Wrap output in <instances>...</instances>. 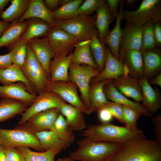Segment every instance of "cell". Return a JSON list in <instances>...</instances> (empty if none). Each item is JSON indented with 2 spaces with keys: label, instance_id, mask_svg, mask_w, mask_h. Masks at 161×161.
Returning <instances> with one entry per match:
<instances>
[{
  "label": "cell",
  "instance_id": "7",
  "mask_svg": "<svg viewBox=\"0 0 161 161\" xmlns=\"http://www.w3.org/2000/svg\"><path fill=\"white\" fill-rule=\"evenodd\" d=\"M21 69L26 78L34 85L38 94L46 91L50 79L28 42L26 57Z\"/></svg>",
  "mask_w": 161,
  "mask_h": 161
},
{
  "label": "cell",
  "instance_id": "56",
  "mask_svg": "<svg viewBox=\"0 0 161 161\" xmlns=\"http://www.w3.org/2000/svg\"><path fill=\"white\" fill-rule=\"evenodd\" d=\"M123 75L126 77L129 75L130 71L127 65L125 63H123L122 65Z\"/></svg>",
  "mask_w": 161,
  "mask_h": 161
},
{
  "label": "cell",
  "instance_id": "14",
  "mask_svg": "<svg viewBox=\"0 0 161 161\" xmlns=\"http://www.w3.org/2000/svg\"><path fill=\"white\" fill-rule=\"evenodd\" d=\"M142 26L126 22L122 30L120 47L125 50H141L142 45Z\"/></svg>",
  "mask_w": 161,
  "mask_h": 161
},
{
  "label": "cell",
  "instance_id": "36",
  "mask_svg": "<svg viewBox=\"0 0 161 161\" xmlns=\"http://www.w3.org/2000/svg\"><path fill=\"white\" fill-rule=\"evenodd\" d=\"M16 148L22 154L26 161H54L55 156L61 151L58 150H51L36 152L31 150L28 147Z\"/></svg>",
  "mask_w": 161,
  "mask_h": 161
},
{
  "label": "cell",
  "instance_id": "15",
  "mask_svg": "<svg viewBox=\"0 0 161 161\" xmlns=\"http://www.w3.org/2000/svg\"><path fill=\"white\" fill-rule=\"evenodd\" d=\"M37 96L30 93L26 85L22 82L0 86V98L18 100L29 106Z\"/></svg>",
  "mask_w": 161,
  "mask_h": 161
},
{
  "label": "cell",
  "instance_id": "10",
  "mask_svg": "<svg viewBox=\"0 0 161 161\" xmlns=\"http://www.w3.org/2000/svg\"><path fill=\"white\" fill-rule=\"evenodd\" d=\"M66 102L57 94L45 91L39 94L32 103L22 114L17 125L20 126L36 114L49 109L59 108Z\"/></svg>",
  "mask_w": 161,
  "mask_h": 161
},
{
  "label": "cell",
  "instance_id": "19",
  "mask_svg": "<svg viewBox=\"0 0 161 161\" xmlns=\"http://www.w3.org/2000/svg\"><path fill=\"white\" fill-rule=\"evenodd\" d=\"M17 82L24 83L30 93L36 95L38 94L34 85L26 78L20 68L12 64L6 69H0V83L3 86Z\"/></svg>",
  "mask_w": 161,
  "mask_h": 161
},
{
  "label": "cell",
  "instance_id": "54",
  "mask_svg": "<svg viewBox=\"0 0 161 161\" xmlns=\"http://www.w3.org/2000/svg\"><path fill=\"white\" fill-rule=\"evenodd\" d=\"M139 1L137 0H126L125 4L127 6L132 7L136 5Z\"/></svg>",
  "mask_w": 161,
  "mask_h": 161
},
{
  "label": "cell",
  "instance_id": "4",
  "mask_svg": "<svg viewBox=\"0 0 161 161\" xmlns=\"http://www.w3.org/2000/svg\"><path fill=\"white\" fill-rule=\"evenodd\" d=\"M96 18V15L79 14L70 19L55 20L54 27L65 30L81 42L98 37Z\"/></svg>",
  "mask_w": 161,
  "mask_h": 161
},
{
  "label": "cell",
  "instance_id": "20",
  "mask_svg": "<svg viewBox=\"0 0 161 161\" xmlns=\"http://www.w3.org/2000/svg\"><path fill=\"white\" fill-rule=\"evenodd\" d=\"M30 18L41 19L53 27L55 25L52 11L47 9L43 0H30L27 10L17 21L23 22Z\"/></svg>",
  "mask_w": 161,
  "mask_h": 161
},
{
  "label": "cell",
  "instance_id": "47",
  "mask_svg": "<svg viewBox=\"0 0 161 161\" xmlns=\"http://www.w3.org/2000/svg\"><path fill=\"white\" fill-rule=\"evenodd\" d=\"M121 0H107L106 1L110 13L112 16L116 18L118 15V7L120 5Z\"/></svg>",
  "mask_w": 161,
  "mask_h": 161
},
{
  "label": "cell",
  "instance_id": "28",
  "mask_svg": "<svg viewBox=\"0 0 161 161\" xmlns=\"http://www.w3.org/2000/svg\"><path fill=\"white\" fill-rule=\"evenodd\" d=\"M123 62L128 66L131 76L137 78L144 76L142 52L141 50H124Z\"/></svg>",
  "mask_w": 161,
  "mask_h": 161
},
{
  "label": "cell",
  "instance_id": "22",
  "mask_svg": "<svg viewBox=\"0 0 161 161\" xmlns=\"http://www.w3.org/2000/svg\"><path fill=\"white\" fill-rule=\"evenodd\" d=\"M114 80L108 79L90 84L89 96L90 106L85 113L90 115L94 112H97L109 101L107 99L103 91L104 86Z\"/></svg>",
  "mask_w": 161,
  "mask_h": 161
},
{
  "label": "cell",
  "instance_id": "5",
  "mask_svg": "<svg viewBox=\"0 0 161 161\" xmlns=\"http://www.w3.org/2000/svg\"><path fill=\"white\" fill-rule=\"evenodd\" d=\"M0 145L4 148L26 146L44 151L35 134L20 126L13 129L0 128Z\"/></svg>",
  "mask_w": 161,
  "mask_h": 161
},
{
  "label": "cell",
  "instance_id": "31",
  "mask_svg": "<svg viewBox=\"0 0 161 161\" xmlns=\"http://www.w3.org/2000/svg\"><path fill=\"white\" fill-rule=\"evenodd\" d=\"M28 106L27 104L18 100L2 98L0 101V122L21 114Z\"/></svg>",
  "mask_w": 161,
  "mask_h": 161
},
{
  "label": "cell",
  "instance_id": "44",
  "mask_svg": "<svg viewBox=\"0 0 161 161\" xmlns=\"http://www.w3.org/2000/svg\"><path fill=\"white\" fill-rule=\"evenodd\" d=\"M4 148L8 161H26L23 155L16 148Z\"/></svg>",
  "mask_w": 161,
  "mask_h": 161
},
{
  "label": "cell",
  "instance_id": "16",
  "mask_svg": "<svg viewBox=\"0 0 161 161\" xmlns=\"http://www.w3.org/2000/svg\"><path fill=\"white\" fill-rule=\"evenodd\" d=\"M112 83L116 89L126 97L131 98L135 102L142 101V93L139 80L129 75L122 76L114 80Z\"/></svg>",
  "mask_w": 161,
  "mask_h": 161
},
{
  "label": "cell",
  "instance_id": "35",
  "mask_svg": "<svg viewBox=\"0 0 161 161\" xmlns=\"http://www.w3.org/2000/svg\"><path fill=\"white\" fill-rule=\"evenodd\" d=\"M83 1V0H70L52 11L53 19L54 20H64L75 17L79 15L78 9Z\"/></svg>",
  "mask_w": 161,
  "mask_h": 161
},
{
  "label": "cell",
  "instance_id": "57",
  "mask_svg": "<svg viewBox=\"0 0 161 161\" xmlns=\"http://www.w3.org/2000/svg\"><path fill=\"white\" fill-rule=\"evenodd\" d=\"M56 161H75V160L68 157L59 158Z\"/></svg>",
  "mask_w": 161,
  "mask_h": 161
},
{
  "label": "cell",
  "instance_id": "33",
  "mask_svg": "<svg viewBox=\"0 0 161 161\" xmlns=\"http://www.w3.org/2000/svg\"><path fill=\"white\" fill-rule=\"evenodd\" d=\"M28 24L27 21L21 22L15 21L11 23L0 37V48L7 47L19 40L27 29Z\"/></svg>",
  "mask_w": 161,
  "mask_h": 161
},
{
  "label": "cell",
  "instance_id": "45",
  "mask_svg": "<svg viewBox=\"0 0 161 161\" xmlns=\"http://www.w3.org/2000/svg\"><path fill=\"white\" fill-rule=\"evenodd\" d=\"M152 123L153 126L155 140L161 145V114H159L153 117Z\"/></svg>",
  "mask_w": 161,
  "mask_h": 161
},
{
  "label": "cell",
  "instance_id": "27",
  "mask_svg": "<svg viewBox=\"0 0 161 161\" xmlns=\"http://www.w3.org/2000/svg\"><path fill=\"white\" fill-rule=\"evenodd\" d=\"M142 52L144 76L148 79L156 75L161 69V52L156 48Z\"/></svg>",
  "mask_w": 161,
  "mask_h": 161
},
{
  "label": "cell",
  "instance_id": "32",
  "mask_svg": "<svg viewBox=\"0 0 161 161\" xmlns=\"http://www.w3.org/2000/svg\"><path fill=\"white\" fill-rule=\"evenodd\" d=\"M96 11L95 26L98 32V38L103 42L110 32L109 26L115 18L110 14L106 1Z\"/></svg>",
  "mask_w": 161,
  "mask_h": 161
},
{
  "label": "cell",
  "instance_id": "8",
  "mask_svg": "<svg viewBox=\"0 0 161 161\" xmlns=\"http://www.w3.org/2000/svg\"><path fill=\"white\" fill-rule=\"evenodd\" d=\"M70 82L75 83L80 93V98L87 109L90 106L89 94L91 80L97 76L100 71L86 64L76 65L71 63L69 69Z\"/></svg>",
  "mask_w": 161,
  "mask_h": 161
},
{
  "label": "cell",
  "instance_id": "26",
  "mask_svg": "<svg viewBox=\"0 0 161 161\" xmlns=\"http://www.w3.org/2000/svg\"><path fill=\"white\" fill-rule=\"evenodd\" d=\"M59 110L73 131H81L86 128L83 113L78 109L66 103Z\"/></svg>",
  "mask_w": 161,
  "mask_h": 161
},
{
  "label": "cell",
  "instance_id": "3",
  "mask_svg": "<svg viewBox=\"0 0 161 161\" xmlns=\"http://www.w3.org/2000/svg\"><path fill=\"white\" fill-rule=\"evenodd\" d=\"M143 132L138 129L133 130L125 126L101 123L89 125L82 135L84 138L94 141L123 143Z\"/></svg>",
  "mask_w": 161,
  "mask_h": 161
},
{
  "label": "cell",
  "instance_id": "40",
  "mask_svg": "<svg viewBox=\"0 0 161 161\" xmlns=\"http://www.w3.org/2000/svg\"><path fill=\"white\" fill-rule=\"evenodd\" d=\"M142 26L143 33L141 51L157 48L154 34L153 23L148 22Z\"/></svg>",
  "mask_w": 161,
  "mask_h": 161
},
{
  "label": "cell",
  "instance_id": "17",
  "mask_svg": "<svg viewBox=\"0 0 161 161\" xmlns=\"http://www.w3.org/2000/svg\"><path fill=\"white\" fill-rule=\"evenodd\" d=\"M27 42L50 80L49 66L52 58L55 56L47 38L32 39Z\"/></svg>",
  "mask_w": 161,
  "mask_h": 161
},
{
  "label": "cell",
  "instance_id": "41",
  "mask_svg": "<svg viewBox=\"0 0 161 161\" xmlns=\"http://www.w3.org/2000/svg\"><path fill=\"white\" fill-rule=\"evenodd\" d=\"M123 117L125 126L131 129H138L137 122L140 116L143 115L140 112L128 106L123 105Z\"/></svg>",
  "mask_w": 161,
  "mask_h": 161
},
{
  "label": "cell",
  "instance_id": "42",
  "mask_svg": "<svg viewBox=\"0 0 161 161\" xmlns=\"http://www.w3.org/2000/svg\"><path fill=\"white\" fill-rule=\"evenodd\" d=\"M105 2L104 0H86L78 7V14L89 15L96 11Z\"/></svg>",
  "mask_w": 161,
  "mask_h": 161
},
{
  "label": "cell",
  "instance_id": "37",
  "mask_svg": "<svg viewBox=\"0 0 161 161\" xmlns=\"http://www.w3.org/2000/svg\"><path fill=\"white\" fill-rule=\"evenodd\" d=\"M91 53L95 62L100 72L103 69L106 58L105 44L101 41L98 36L91 39L90 42Z\"/></svg>",
  "mask_w": 161,
  "mask_h": 161
},
{
  "label": "cell",
  "instance_id": "30",
  "mask_svg": "<svg viewBox=\"0 0 161 161\" xmlns=\"http://www.w3.org/2000/svg\"><path fill=\"white\" fill-rule=\"evenodd\" d=\"M28 24L21 38L26 41L40 37L46 36L53 27L45 21L38 18H30L27 19Z\"/></svg>",
  "mask_w": 161,
  "mask_h": 161
},
{
  "label": "cell",
  "instance_id": "48",
  "mask_svg": "<svg viewBox=\"0 0 161 161\" xmlns=\"http://www.w3.org/2000/svg\"><path fill=\"white\" fill-rule=\"evenodd\" d=\"M70 0H44V3L49 10L53 11L61 6L68 2Z\"/></svg>",
  "mask_w": 161,
  "mask_h": 161
},
{
  "label": "cell",
  "instance_id": "51",
  "mask_svg": "<svg viewBox=\"0 0 161 161\" xmlns=\"http://www.w3.org/2000/svg\"><path fill=\"white\" fill-rule=\"evenodd\" d=\"M11 24L4 22L0 19V36L9 27Z\"/></svg>",
  "mask_w": 161,
  "mask_h": 161
},
{
  "label": "cell",
  "instance_id": "53",
  "mask_svg": "<svg viewBox=\"0 0 161 161\" xmlns=\"http://www.w3.org/2000/svg\"><path fill=\"white\" fill-rule=\"evenodd\" d=\"M10 1V0H0V19H1L5 7Z\"/></svg>",
  "mask_w": 161,
  "mask_h": 161
},
{
  "label": "cell",
  "instance_id": "25",
  "mask_svg": "<svg viewBox=\"0 0 161 161\" xmlns=\"http://www.w3.org/2000/svg\"><path fill=\"white\" fill-rule=\"evenodd\" d=\"M35 134L44 151L51 150H64L71 145L60 139L52 130H44Z\"/></svg>",
  "mask_w": 161,
  "mask_h": 161
},
{
  "label": "cell",
  "instance_id": "18",
  "mask_svg": "<svg viewBox=\"0 0 161 161\" xmlns=\"http://www.w3.org/2000/svg\"><path fill=\"white\" fill-rule=\"evenodd\" d=\"M142 93V105L152 114L157 112L161 108L160 92L157 88L153 89L144 76L139 80Z\"/></svg>",
  "mask_w": 161,
  "mask_h": 161
},
{
  "label": "cell",
  "instance_id": "13",
  "mask_svg": "<svg viewBox=\"0 0 161 161\" xmlns=\"http://www.w3.org/2000/svg\"><path fill=\"white\" fill-rule=\"evenodd\" d=\"M124 49L120 48V58L118 59L112 54L108 46L106 47V58L104 67L98 75L91 80V84L106 80H114L123 75L122 65Z\"/></svg>",
  "mask_w": 161,
  "mask_h": 161
},
{
  "label": "cell",
  "instance_id": "1",
  "mask_svg": "<svg viewBox=\"0 0 161 161\" xmlns=\"http://www.w3.org/2000/svg\"><path fill=\"white\" fill-rule=\"evenodd\" d=\"M110 161H161V145L155 140L147 139L143 132L123 143Z\"/></svg>",
  "mask_w": 161,
  "mask_h": 161
},
{
  "label": "cell",
  "instance_id": "23",
  "mask_svg": "<svg viewBox=\"0 0 161 161\" xmlns=\"http://www.w3.org/2000/svg\"><path fill=\"white\" fill-rule=\"evenodd\" d=\"M112 82L106 84L103 88L104 92L107 100L132 107L145 117L152 116V114L145 108L142 104L129 100L119 92L113 86Z\"/></svg>",
  "mask_w": 161,
  "mask_h": 161
},
{
  "label": "cell",
  "instance_id": "6",
  "mask_svg": "<svg viewBox=\"0 0 161 161\" xmlns=\"http://www.w3.org/2000/svg\"><path fill=\"white\" fill-rule=\"evenodd\" d=\"M126 22L143 25L148 22L153 23L161 20V1L143 0L136 10L124 9L123 19Z\"/></svg>",
  "mask_w": 161,
  "mask_h": 161
},
{
  "label": "cell",
  "instance_id": "43",
  "mask_svg": "<svg viewBox=\"0 0 161 161\" xmlns=\"http://www.w3.org/2000/svg\"><path fill=\"white\" fill-rule=\"evenodd\" d=\"M108 109L113 117L120 122L124 124L123 117V105L119 103L112 101L109 102L105 104L102 108Z\"/></svg>",
  "mask_w": 161,
  "mask_h": 161
},
{
  "label": "cell",
  "instance_id": "9",
  "mask_svg": "<svg viewBox=\"0 0 161 161\" xmlns=\"http://www.w3.org/2000/svg\"><path fill=\"white\" fill-rule=\"evenodd\" d=\"M45 37L53 52L55 58L68 56L73 48L80 42L65 30L54 27Z\"/></svg>",
  "mask_w": 161,
  "mask_h": 161
},
{
  "label": "cell",
  "instance_id": "50",
  "mask_svg": "<svg viewBox=\"0 0 161 161\" xmlns=\"http://www.w3.org/2000/svg\"><path fill=\"white\" fill-rule=\"evenodd\" d=\"M153 31L157 47H160L161 46V21L153 23Z\"/></svg>",
  "mask_w": 161,
  "mask_h": 161
},
{
  "label": "cell",
  "instance_id": "2",
  "mask_svg": "<svg viewBox=\"0 0 161 161\" xmlns=\"http://www.w3.org/2000/svg\"><path fill=\"white\" fill-rule=\"evenodd\" d=\"M77 148L69 156L79 161H110L120 151L122 143L96 142L85 138L78 140Z\"/></svg>",
  "mask_w": 161,
  "mask_h": 161
},
{
  "label": "cell",
  "instance_id": "29",
  "mask_svg": "<svg viewBox=\"0 0 161 161\" xmlns=\"http://www.w3.org/2000/svg\"><path fill=\"white\" fill-rule=\"evenodd\" d=\"M90 41L80 42L75 46L71 53V62L76 65L86 64L98 70L91 53Z\"/></svg>",
  "mask_w": 161,
  "mask_h": 161
},
{
  "label": "cell",
  "instance_id": "12",
  "mask_svg": "<svg viewBox=\"0 0 161 161\" xmlns=\"http://www.w3.org/2000/svg\"><path fill=\"white\" fill-rule=\"evenodd\" d=\"M60 114L59 108L49 109L36 114L20 126L34 134L44 130L52 131Z\"/></svg>",
  "mask_w": 161,
  "mask_h": 161
},
{
  "label": "cell",
  "instance_id": "21",
  "mask_svg": "<svg viewBox=\"0 0 161 161\" xmlns=\"http://www.w3.org/2000/svg\"><path fill=\"white\" fill-rule=\"evenodd\" d=\"M124 4V1L121 0L115 26L103 41L108 45L113 55L118 59L120 58V49L122 34L121 22L123 19Z\"/></svg>",
  "mask_w": 161,
  "mask_h": 161
},
{
  "label": "cell",
  "instance_id": "34",
  "mask_svg": "<svg viewBox=\"0 0 161 161\" xmlns=\"http://www.w3.org/2000/svg\"><path fill=\"white\" fill-rule=\"evenodd\" d=\"M30 0H11L10 5L3 11L1 19L11 24L18 21L27 10Z\"/></svg>",
  "mask_w": 161,
  "mask_h": 161
},
{
  "label": "cell",
  "instance_id": "11",
  "mask_svg": "<svg viewBox=\"0 0 161 161\" xmlns=\"http://www.w3.org/2000/svg\"><path fill=\"white\" fill-rule=\"evenodd\" d=\"M77 88L76 84L72 82L50 81L46 91L57 94L66 102L76 107L83 113H85L87 108L78 96Z\"/></svg>",
  "mask_w": 161,
  "mask_h": 161
},
{
  "label": "cell",
  "instance_id": "38",
  "mask_svg": "<svg viewBox=\"0 0 161 161\" xmlns=\"http://www.w3.org/2000/svg\"><path fill=\"white\" fill-rule=\"evenodd\" d=\"M61 140L70 144L74 142L73 131L64 116L60 114L56 120L52 130Z\"/></svg>",
  "mask_w": 161,
  "mask_h": 161
},
{
  "label": "cell",
  "instance_id": "39",
  "mask_svg": "<svg viewBox=\"0 0 161 161\" xmlns=\"http://www.w3.org/2000/svg\"><path fill=\"white\" fill-rule=\"evenodd\" d=\"M27 41L21 38L13 44L7 47L12 53V64L21 68L26 57Z\"/></svg>",
  "mask_w": 161,
  "mask_h": 161
},
{
  "label": "cell",
  "instance_id": "24",
  "mask_svg": "<svg viewBox=\"0 0 161 161\" xmlns=\"http://www.w3.org/2000/svg\"><path fill=\"white\" fill-rule=\"evenodd\" d=\"M72 52L66 57L55 58L51 61L49 66L50 81L70 82L68 71L71 63Z\"/></svg>",
  "mask_w": 161,
  "mask_h": 161
},
{
  "label": "cell",
  "instance_id": "55",
  "mask_svg": "<svg viewBox=\"0 0 161 161\" xmlns=\"http://www.w3.org/2000/svg\"><path fill=\"white\" fill-rule=\"evenodd\" d=\"M0 161H8L4 153V148L0 145Z\"/></svg>",
  "mask_w": 161,
  "mask_h": 161
},
{
  "label": "cell",
  "instance_id": "52",
  "mask_svg": "<svg viewBox=\"0 0 161 161\" xmlns=\"http://www.w3.org/2000/svg\"><path fill=\"white\" fill-rule=\"evenodd\" d=\"M152 84H155L161 87V73L160 72L150 81Z\"/></svg>",
  "mask_w": 161,
  "mask_h": 161
},
{
  "label": "cell",
  "instance_id": "49",
  "mask_svg": "<svg viewBox=\"0 0 161 161\" xmlns=\"http://www.w3.org/2000/svg\"><path fill=\"white\" fill-rule=\"evenodd\" d=\"M12 64V53L11 52H10L4 55H0V69H6Z\"/></svg>",
  "mask_w": 161,
  "mask_h": 161
},
{
  "label": "cell",
  "instance_id": "46",
  "mask_svg": "<svg viewBox=\"0 0 161 161\" xmlns=\"http://www.w3.org/2000/svg\"><path fill=\"white\" fill-rule=\"evenodd\" d=\"M98 119L101 123H110L113 119V116L111 112L107 109L102 108L98 112Z\"/></svg>",
  "mask_w": 161,
  "mask_h": 161
}]
</instances>
